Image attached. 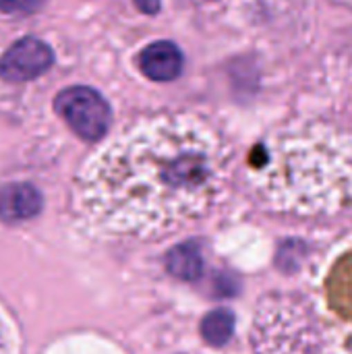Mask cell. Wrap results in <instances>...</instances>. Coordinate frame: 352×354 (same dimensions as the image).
I'll list each match as a JSON object with an SVG mask.
<instances>
[{
    "label": "cell",
    "mask_w": 352,
    "mask_h": 354,
    "mask_svg": "<svg viewBox=\"0 0 352 354\" xmlns=\"http://www.w3.org/2000/svg\"><path fill=\"white\" fill-rule=\"evenodd\" d=\"M216 133L193 116L143 120L79 176L81 214L104 232L160 236L203 216L224 185Z\"/></svg>",
    "instance_id": "1"
},
{
    "label": "cell",
    "mask_w": 352,
    "mask_h": 354,
    "mask_svg": "<svg viewBox=\"0 0 352 354\" xmlns=\"http://www.w3.org/2000/svg\"><path fill=\"white\" fill-rule=\"evenodd\" d=\"M41 209V195L27 183H12L0 189V218L4 222H23Z\"/></svg>",
    "instance_id": "8"
},
{
    "label": "cell",
    "mask_w": 352,
    "mask_h": 354,
    "mask_svg": "<svg viewBox=\"0 0 352 354\" xmlns=\"http://www.w3.org/2000/svg\"><path fill=\"white\" fill-rule=\"evenodd\" d=\"M251 170L255 191L278 212L334 214L352 201V149L342 141L311 135L274 141Z\"/></svg>",
    "instance_id": "2"
},
{
    "label": "cell",
    "mask_w": 352,
    "mask_h": 354,
    "mask_svg": "<svg viewBox=\"0 0 352 354\" xmlns=\"http://www.w3.org/2000/svg\"><path fill=\"white\" fill-rule=\"evenodd\" d=\"M139 68L151 81L168 83L183 73V54L172 41H156L139 54Z\"/></svg>",
    "instance_id": "7"
},
{
    "label": "cell",
    "mask_w": 352,
    "mask_h": 354,
    "mask_svg": "<svg viewBox=\"0 0 352 354\" xmlns=\"http://www.w3.org/2000/svg\"><path fill=\"white\" fill-rule=\"evenodd\" d=\"M135 4L141 12H147V15H154L160 10V0H135Z\"/></svg>",
    "instance_id": "12"
},
{
    "label": "cell",
    "mask_w": 352,
    "mask_h": 354,
    "mask_svg": "<svg viewBox=\"0 0 352 354\" xmlns=\"http://www.w3.org/2000/svg\"><path fill=\"white\" fill-rule=\"evenodd\" d=\"M46 0H0V10L6 15H33Z\"/></svg>",
    "instance_id": "11"
},
{
    "label": "cell",
    "mask_w": 352,
    "mask_h": 354,
    "mask_svg": "<svg viewBox=\"0 0 352 354\" xmlns=\"http://www.w3.org/2000/svg\"><path fill=\"white\" fill-rule=\"evenodd\" d=\"M54 62L50 46L37 37L15 41L0 58V77L12 83H23L41 77Z\"/></svg>",
    "instance_id": "6"
},
{
    "label": "cell",
    "mask_w": 352,
    "mask_h": 354,
    "mask_svg": "<svg viewBox=\"0 0 352 354\" xmlns=\"http://www.w3.org/2000/svg\"><path fill=\"white\" fill-rule=\"evenodd\" d=\"M60 118L85 141H100L112 122L108 102L91 87L75 85L66 87L56 95L54 102Z\"/></svg>",
    "instance_id": "5"
},
{
    "label": "cell",
    "mask_w": 352,
    "mask_h": 354,
    "mask_svg": "<svg viewBox=\"0 0 352 354\" xmlns=\"http://www.w3.org/2000/svg\"><path fill=\"white\" fill-rule=\"evenodd\" d=\"M315 301L330 334L352 354V234L340 239L319 263Z\"/></svg>",
    "instance_id": "4"
},
{
    "label": "cell",
    "mask_w": 352,
    "mask_h": 354,
    "mask_svg": "<svg viewBox=\"0 0 352 354\" xmlns=\"http://www.w3.org/2000/svg\"><path fill=\"white\" fill-rule=\"evenodd\" d=\"M234 332V317L226 309H216L205 315L201 324V334L210 346H224Z\"/></svg>",
    "instance_id": "10"
},
{
    "label": "cell",
    "mask_w": 352,
    "mask_h": 354,
    "mask_svg": "<svg viewBox=\"0 0 352 354\" xmlns=\"http://www.w3.org/2000/svg\"><path fill=\"white\" fill-rule=\"evenodd\" d=\"M166 270L178 280H197L203 270L201 251L193 243L176 245L166 257Z\"/></svg>",
    "instance_id": "9"
},
{
    "label": "cell",
    "mask_w": 352,
    "mask_h": 354,
    "mask_svg": "<svg viewBox=\"0 0 352 354\" xmlns=\"http://www.w3.org/2000/svg\"><path fill=\"white\" fill-rule=\"evenodd\" d=\"M251 340L255 354H319L324 332L303 297L274 292L257 307Z\"/></svg>",
    "instance_id": "3"
}]
</instances>
